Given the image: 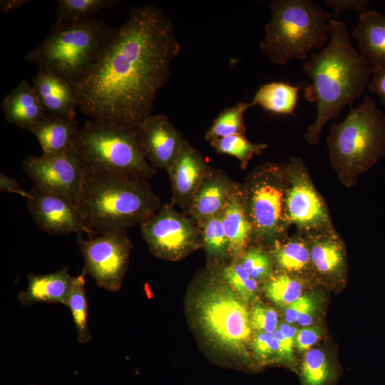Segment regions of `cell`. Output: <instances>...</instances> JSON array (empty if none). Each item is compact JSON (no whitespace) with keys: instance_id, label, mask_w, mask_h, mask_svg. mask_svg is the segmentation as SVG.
Here are the masks:
<instances>
[{"instance_id":"cell-38","label":"cell","mask_w":385,"mask_h":385,"mask_svg":"<svg viewBox=\"0 0 385 385\" xmlns=\"http://www.w3.org/2000/svg\"><path fill=\"white\" fill-rule=\"evenodd\" d=\"M297 330L295 327L288 323H282L275 330L274 334L280 347V359L293 367V349Z\"/></svg>"},{"instance_id":"cell-7","label":"cell","mask_w":385,"mask_h":385,"mask_svg":"<svg viewBox=\"0 0 385 385\" xmlns=\"http://www.w3.org/2000/svg\"><path fill=\"white\" fill-rule=\"evenodd\" d=\"M75 145L93 169L147 180L156 174L143 155L138 128L91 119L79 128Z\"/></svg>"},{"instance_id":"cell-43","label":"cell","mask_w":385,"mask_h":385,"mask_svg":"<svg viewBox=\"0 0 385 385\" xmlns=\"http://www.w3.org/2000/svg\"><path fill=\"white\" fill-rule=\"evenodd\" d=\"M0 191L15 193L26 199L29 196V192L23 190L17 180L4 173L0 174Z\"/></svg>"},{"instance_id":"cell-23","label":"cell","mask_w":385,"mask_h":385,"mask_svg":"<svg viewBox=\"0 0 385 385\" xmlns=\"http://www.w3.org/2000/svg\"><path fill=\"white\" fill-rule=\"evenodd\" d=\"M79 128L73 118H64L48 115L29 132L38 141L43 155L52 156L63 153L75 145Z\"/></svg>"},{"instance_id":"cell-12","label":"cell","mask_w":385,"mask_h":385,"mask_svg":"<svg viewBox=\"0 0 385 385\" xmlns=\"http://www.w3.org/2000/svg\"><path fill=\"white\" fill-rule=\"evenodd\" d=\"M87 168L86 160L76 145L56 155H29L22 163V168L34 187L66 197L75 205Z\"/></svg>"},{"instance_id":"cell-30","label":"cell","mask_w":385,"mask_h":385,"mask_svg":"<svg viewBox=\"0 0 385 385\" xmlns=\"http://www.w3.org/2000/svg\"><path fill=\"white\" fill-rule=\"evenodd\" d=\"M211 147L219 154H226L236 158L242 169L247 167L255 155H260L267 148L265 143H254L245 135L237 134L210 142Z\"/></svg>"},{"instance_id":"cell-32","label":"cell","mask_w":385,"mask_h":385,"mask_svg":"<svg viewBox=\"0 0 385 385\" xmlns=\"http://www.w3.org/2000/svg\"><path fill=\"white\" fill-rule=\"evenodd\" d=\"M263 289L266 296L277 305L286 307L302 294L303 285L287 274L272 275Z\"/></svg>"},{"instance_id":"cell-42","label":"cell","mask_w":385,"mask_h":385,"mask_svg":"<svg viewBox=\"0 0 385 385\" xmlns=\"http://www.w3.org/2000/svg\"><path fill=\"white\" fill-rule=\"evenodd\" d=\"M369 91L377 94L385 106V65L373 68L368 84Z\"/></svg>"},{"instance_id":"cell-44","label":"cell","mask_w":385,"mask_h":385,"mask_svg":"<svg viewBox=\"0 0 385 385\" xmlns=\"http://www.w3.org/2000/svg\"><path fill=\"white\" fill-rule=\"evenodd\" d=\"M29 2H31L30 0H1L0 1V11L1 14L10 13Z\"/></svg>"},{"instance_id":"cell-26","label":"cell","mask_w":385,"mask_h":385,"mask_svg":"<svg viewBox=\"0 0 385 385\" xmlns=\"http://www.w3.org/2000/svg\"><path fill=\"white\" fill-rule=\"evenodd\" d=\"M253 103L240 102L222 111L213 120V122L205 135L210 143L224 137L242 134L245 135L246 126L244 120L245 113Z\"/></svg>"},{"instance_id":"cell-16","label":"cell","mask_w":385,"mask_h":385,"mask_svg":"<svg viewBox=\"0 0 385 385\" xmlns=\"http://www.w3.org/2000/svg\"><path fill=\"white\" fill-rule=\"evenodd\" d=\"M213 168L201 153L186 140L180 153L167 172L172 188V202L186 213L192 201Z\"/></svg>"},{"instance_id":"cell-8","label":"cell","mask_w":385,"mask_h":385,"mask_svg":"<svg viewBox=\"0 0 385 385\" xmlns=\"http://www.w3.org/2000/svg\"><path fill=\"white\" fill-rule=\"evenodd\" d=\"M195 309L202 329L214 344L236 355L247 356L246 347L252 331L250 313L222 278L211 279L203 288Z\"/></svg>"},{"instance_id":"cell-4","label":"cell","mask_w":385,"mask_h":385,"mask_svg":"<svg viewBox=\"0 0 385 385\" xmlns=\"http://www.w3.org/2000/svg\"><path fill=\"white\" fill-rule=\"evenodd\" d=\"M330 163L342 184L351 188L359 177L385 156V114L366 96L346 117L333 123L327 138Z\"/></svg>"},{"instance_id":"cell-18","label":"cell","mask_w":385,"mask_h":385,"mask_svg":"<svg viewBox=\"0 0 385 385\" xmlns=\"http://www.w3.org/2000/svg\"><path fill=\"white\" fill-rule=\"evenodd\" d=\"M33 87L48 115L73 119L78 101L72 84L60 76L38 69L32 77Z\"/></svg>"},{"instance_id":"cell-21","label":"cell","mask_w":385,"mask_h":385,"mask_svg":"<svg viewBox=\"0 0 385 385\" xmlns=\"http://www.w3.org/2000/svg\"><path fill=\"white\" fill-rule=\"evenodd\" d=\"M230 256L242 255L252 237V226L247 215L243 185L238 183L222 212Z\"/></svg>"},{"instance_id":"cell-34","label":"cell","mask_w":385,"mask_h":385,"mask_svg":"<svg viewBox=\"0 0 385 385\" xmlns=\"http://www.w3.org/2000/svg\"><path fill=\"white\" fill-rule=\"evenodd\" d=\"M220 276L244 303L256 297L257 281L250 275L239 260L225 266L221 270Z\"/></svg>"},{"instance_id":"cell-31","label":"cell","mask_w":385,"mask_h":385,"mask_svg":"<svg viewBox=\"0 0 385 385\" xmlns=\"http://www.w3.org/2000/svg\"><path fill=\"white\" fill-rule=\"evenodd\" d=\"M56 22L91 19L95 13L111 7L116 0H57Z\"/></svg>"},{"instance_id":"cell-17","label":"cell","mask_w":385,"mask_h":385,"mask_svg":"<svg viewBox=\"0 0 385 385\" xmlns=\"http://www.w3.org/2000/svg\"><path fill=\"white\" fill-rule=\"evenodd\" d=\"M238 183L223 170L213 168L197 190L187 212L198 226L220 215Z\"/></svg>"},{"instance_id":"cell-40","label":"cell","mask_w":385,"mask_h":385,"mask_svg":"<svg viewBox=\"0 0 385 385\" xmlns=\"http://www.w3.org/2000/svg\"><path fill=\"white\" fill-rule=\"evenodd\" d=\"M321 334L318 327H304L297 330L294 346L299 351H307L318 341Z\"/></svg>"},{"instance_id":"cell-45","label":"cell","mask_w":385,"mask_h":385,"mask_svg":"<svg viewBox=\"0 0 385 385\" xmlns=\"http://www.w3.org/2000/svg\"><path fill=\"white\" fill-rule=\"evenodd\" d=\"M317 305L315 302L309 307L298 319L297 323L302 327L309 326L317 314Z\"/></svg>"},{"instance_id":"cell-37","label":"cell","mask_w":385,"mask_h":385,"mask_svg":"<svg viewBox=\"0 0 385 385\" xmlns=\"http://www.w3.org/2000/svg\"><path fill=\"white\" fill-rule=\"evenodd\" d=\"M250 322L256 332H274L278 328V315L274 309L257 304L251 310Z\"/></svg>"},{"instance_id":"cell-11","label":"cell","mask_w":385,"mask_h":385,"mask_svg":"<svg viewBox=\"0 0 385 385\" xmlns=\"http://www.w3.org/2000/svg\"><path fill=\"white\" fill-rule=\"evenodd\" d=\"M84 260L83 271L96 284L109 292L118 291L125 273L131 242L125 230L111 231L98 237L76 238Z\"/></svg>"},{"instance_id":"cell-35","label":"cell","mask_w":385,"mask_h":385,"mask_svg":"<svg viewBox=\"0 0 385 385\" xmlns=\"http://www.w3.org/2000/svg\"><path fill=\"white\" fill-rule=\"evenodd\" d=\"M239 261L250 275L257 282L268 279L272 276L271 257L260 247H252L245 250Z\"/></svg>"},{"instance_id":"cell-29","label":"cell","mask_w":385,"mask_h":385,"mask_svg":"<svg viewBox=\"0 0 385 385\" xmlns=\"http://www.w3.org/2000/svg\"><path fill=\"white\" fill-rule=\"evenodd\" d=\"M273 255L277 266L288 272H299L311 262L309 247L302 240L274 242Z\"/></svg>"},{"instance_id":"cell-20","label":"cell","mask_w":385,"mask_h":385,"mask_svg":"<svg viewBox=\"0 0 385 385\" xmlns=\"http://www.w3.org/2000/svg\"><path fill=\"white\" fill-rule=\"evenodd\" d=\"M2 110L9 123L28 131L48 115L34 87L26 80L5 96Z\"/></svg>"},{"instance_id":"cell-10","label":"cell","mask_w":385,"mask_h":385,"mask_svg":"<svg viewBox=\"0 0 385 385\" xmlns=\"http://www.w3.org/2000/svg\"><path fill=\"white\" fill-rule=\"evenodd\" d=\"M141 235L157 257L175 260L202 245L201 229L191 217L164 204L140 225Z\"/></svg>"},{"instance_id":"cell-6","label":"cell","mask_w":385,"mask_h":385,"mask_svg":"<svg viewBox=\"0 0 385 385\" xmlns=\"http://www.w3.org/2000/svg\"><path fill=\"white\" fill-rule=\"evenodd\" d=\"M112 30L98 19L55 22L45 40L25 59L74 86L92 66Z\"/></svg>"},{"instance_id":"cell-28","label":"cell","mask_w":385,"mask_h":385,"mask_svg":"<svg viewBox=\"0 0 385 385\" xmlns=\"http://www.w3.org/2000/svg\"><path fill=\"white\" fill-rule=\"evenodd\" d=\"M302 385H330L335 379V369L326 354L312 349L304 355L300 369Z\"/></svg>"},{"instance_id":"cell-9","label":"cell","mask_w":385,"mask_h":385,"mask_svg":"<svg viewBox=\"0 0 385 385\" xmlns=\"http://www.w3.org/2000/svg\"><path fill=\"white\" fill-rule=\"evenodd\" d=\"M288 187L287 164L265 163L248 174L243 188L252 239L274 242L289 226L286 210Z\"/></svg>"},{"instance_id":"cell-3","label":"cell","mask_w":385,"mask_h":385,"mask_svg":"<svg viewBox=\"0 0 385 385\" xmlns=\"http://www.w3.org/2000/svg\"><path fill=\"white\" fill-rule=\"evenodd\" d=\"M161 205L147 180L88 166L76 202L88 227L100 234L140 225Z\"/></svg>"},{"instance_id":"cell-19","label":"cell","mask_w":385,"mask_h":385,"mask_svg":"<svg viewBox=\"0 0 385 385\" xmlns=\"http://www.w3.org/2000/svg\"><path fill=\"white\" fill-rule=\"evenodd\" d=\"M26 289L18 294L19 302L24 306L36 303L66 304L74 277L71 276L68 267L45 274L30 273L27 276Z\"/></svg>"},{"instance_id":"cell-36","label":"cell","mask_w":385,"mask_h":385,"mask_svg":"<svg viewBox=\"0 0 385 385\" xmlns=\"http://www.w3.org/2000/svg\"><path fill=\"white\" fill-rule=\"evenodd\" d=\"M252 346L260 361H266L272 356L281 361L279 344L274 332H256L252 339Z\"/></svg>"},{"instance_id":"cell-25","label":"cell","mask_w":385,"mask_h":385,"mask_svg":"<svg viewBox=\"0 0 385 385\" xmlns=\"http://www.w3.org/2000/svg\"><path fill=\"white\" fill-rule=\"evenodd\" d=\"M302 86L279 81L265 83L257 91L252 103L274 114L293 115Z\"/></svg>"},{"instance_id":"cell-24","label":"cell","mask_w":385,"mask_h":385,"mask_svg":"<svg viewBox=\"0 0 385 385\" xmlns=\"http://www.w3.org/2000/svg\"><path fill=\"white\" fill-rule=\"evenodd\" d=\"M312 237L310 259L316 270L323 274L340 272L344 263V251L342 242L332 228L319 230Z\"/></svg>"},{"instance_id":"cell-13","label":"cell","mask_w":385,"mask_h":385,"mask_svg":"<svg viewBox=\"0 0 385 385\" xmlns=\"http://www.w3.org/2000/svg\"><path fill=\"white\" fill-rule=\"evenodd\" d=\"M289 187L286 210L289 225L306 231L332 228L326 205L314 188L301 158H292L287 164Z\"/></svg>"},{"instance_id":"cell-14","label":"cell","mask_w":385,"mask_h":385,"mask_svg":"<svg viewBox=\"0 0 385 385\" xmlns=\"http://www.w3.org/2000/svg\"><path fill=\"white\" fill-rule=\"evenodd\" d=\"M27 207L36 225L51 235L98 234L86 225L76 205L66 197L46 192L35 187L29 191Z\"/></svg>"},{"instance_id":"cell-27","label":"cell","mask_w":385,"mask_h":385,"mask_svg":"<svg viewBox=\"0 0 385 385\" xmlns=\"http://www.w3.org/2000/svg\"><path fill=\"white\" fill-rule=\"evenodd\" d=\"M86 274L82 272L74 277L71 289L66 305L69 309L76 329L77 340L81 344H86L91 340L88 328V307L86 292Z\"/></svg>"},{"instance_id":"cell-1","label":"cell","mask_w":385,"mask_h":385,"mask_svg":"<svg viewBox=\"0 0 385 385\" xmlns=\"http://www.w3.org/2000/svg\"><path fill=\"white\" fill-rule=\"evenodd\" d=\"M180 48L162 9L151 4L133 7L74 84L78 108L92 119L138 128L152 115Z\"/></svg>"},{"instance_id":"cell-33","label":"cell","mask_w":385,"mask_h":385,"mask_svg":"<svg viewBox=\"0 0 385 385\" xmlns=\"http://www.w3.org/2000/svg\"><path fill=\"white\" fill-rule=\"evenodd\" d=\"M202 245L207 254L217 260L230 256L229 242L223 227L222 213L207 219L200 227Z\"/></svg>"},{"instance_id":"cell-2","label":"cell","mask_w":385,"mask_h":385,"mask_svg":"<svg viewBox=\"0 0 385 385\" xmlns=\"http://www.w3.org/2000/svg\"><path fill=\"white\" fill-rule=\"evenodd\" d=\"M330 41L318 53H313L302 66L311 80L304 88V98L317 105V117L304 138L316 145L324 125L338 118L346 106L359 98L370 81L373 67L352 46L345 23L330 19Z\"/></svg>"},{"instance_id":"cell-22","label":"cell","mask_w":385,"mask_h":385,"mask_svg":"<svg viewBox=\"0 0 385 385\" xmlns=\"http://www.w3.org/2000/svg\"><path fill=\"white\" fill-rule=\"evenodd\" d=\"M359 19L352 35L358 42L361 55L373 68L385 65V15L367 10L359 14Z\"/></svg>"},{"instance_id":"cell-5","label":"cell","mask_w":385,"mask_h":385,"mask_svg":"<svg viewBox=\"0 0 385 385\" xmlns=\"http://www.w3.org/2000/svg\"><path fill=\"white\" fill-rule=\"evenodd\" d=\"M271 16L260 42L262 53L272 63L306 61L325 43L331 14L312 0H273Z\"/></svg>"},{"instance_id":"cell-41","label":"cell","mask_w":385,"mask_h":385,"mask_svg":"<svg viewBox=\"0 0 385 385\" xmlns=\"http://www.w3.org/2000/svg\"><path fill=\"white\" fill-rule=\"evenodd\" d=\"M326 4L334 9V18L344 11H354L362 13L367 11L369 0H326Z\"/></svg>"},{"instance_id":"cell-15","label":"cell","mask_w":385,"mask_h":385,"mask_svg":"<svg viewBox=\"0 0 385 385\" xmlns=\"http://www.w3.org/2000/svg\"><path fill=\"white\" fill-rule=\"evenodd\" d=\"M145 158L155 169L169 170L177 160L185 140L169 118L150 115L138 127Z\"/></svg>"},{"instance_id":"cell-39","label":"cell","mask_w":385,"mask_h":385,"mask_svg":"<svg viewBox=\"0 0 385 385\" xmlns=\"http://www.w3.org/2000/svg\"><path fill=\"white\" fill-rule=\"evenodd\" d=\"M316 302L313 297L304 294L284 308V317L287 323L294 324L299 317Z\"/></svg>"}]
</instances>
